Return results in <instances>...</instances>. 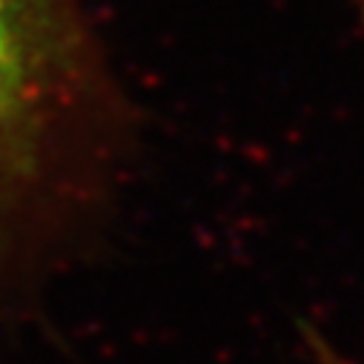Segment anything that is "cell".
Wrapping results in <instances>:
<instances>
[{
  "label": "cell",
  "instance_id": "1",
  "mask_svg": "<svg viewBox=\"0 0 364 364\" xmlns=\"http://www.w3.org/2000/svg\"><path fill=\"white\" fill-rule=\"evenodd\" d=\"M38 83L32 0H0V155H12L29 129Z\"/></svg>",
  "mask_w": 364,
  "mask_h": 364
},
{
  "label": "cell",
  "instance_id": "2",
  "mask_svg": "<svg viewBox=\"0 0 364 364\" xmlns=\"http://www.w3.org/2000/svg\"><path fill=\"white\" fill-rule=\"evenodd\" d=\"M324 364H344V361H338L336 355H330V353H324Z\"/></svg>",
  "mask_w": 364,
  "mask_h": 364
}]
</instances>
